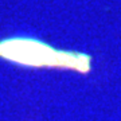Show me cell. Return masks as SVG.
<instances>
[{"mask_svg": "<svg viewBox=\"0 0 121 121\" xmlns=\"http://www.w3.org/2000/svg\"><path fill=\"white\" fill-rule=\"evenodd\" d=\"M0 56L26 66H58L81 73L90 70V56L82 52L58 51L30 38H13L0 42Z\"/></svg>", "mask_w": 121, "mask_h": 121, "instance_id": "obj_1", "label": "cell"}]
</instances>
